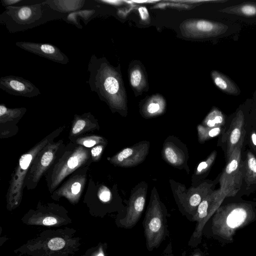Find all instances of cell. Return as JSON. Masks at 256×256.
<instances>
[{
	"mask_svg": "<svg viewBox=\"0 0 256 256\" xmlns=\"http://www.w3.org/2000/svg\"><path fill=\"white\" fill-rule=\"evenodd\" d=\"M211 218V236L223 245L231 244L238 230L256 220V205L241 199L222 203Z\"/></svg>",
	"mask_w": 256,
	"mask_h": 256,
	"instance_id": "6da1fadb",
	"label": "cell"
},
{
	"mask_svg": "<svg viewBox=\"0 0 256 256\" xmlns=\"http://www.w3.org/2000/svg\"><path fill=\"white\" fill-rule=\"evenodd\" d=\"M90 75L87 81L90 90L112 106H124L126 94L120 72L104 56L92 54L88 65Z\"/></svg>",
	"mask_w": 256,
	"mask_h": 256,
	"instance_id": "7a4b0ae2",
	"label": "cell"
},
{
	"mask_svg": "<svg viewBox=\"0 0 256 256\" xmlns=\"http://www.w3.org/2000/svg\"><path fill=\"white\" fill-rule=\"evenodd\" d=\"M67 15L40 3L5 8L0 14V24L10 33L32 29L48 22L62 20Z\"/></svg>",
	"mask_w": 256,
	"mask_h": 256,
	"instance_id": "3957f363",
	"label": "cell"
},
{
	"mask_svg": "<svg viewBox=\"0 0 256 256\" xmlns=\"http://www.w3.org/2000/svg\"><path fill=\"white\" fill-rule=\"evenodd\" d=\"M72 228L47 230L16 250L26 256H68L79 250L80 238Z\"/></svg>",
	"mask_w": 256,
	"mask_h": 256,
	"instance_id": "277c9868",
	"label": "cell"
},
{
	"mask_svg": "<svg viewBox=\"0 0 256 256\" xmlns=\"http://www.w3.org/2000/svg\"><path fill=\"white\" fill-rule=\"evenodd\" d=\"M246 137L237 146L218 178L220 189L227 198H234L240 193L242 187L244 162L242 148Z\"/></svg>",
	"mask_w": 256,
	"mask_h": 256,
	"instance_id": "5b68a950",
	"label": "cell"
},
{
	"mask_svg": "<svg viewBox=\"0 0 256 256\" xmlns=\"http://www.w3.org/2000/svg\"><path fill=\"white\" fill-rule=\"evenodd\" d=\"M166 211L158 202L149 206L142 222L146 247L149 252L158 248L169 236Z\"/></svg>",
	"mask_w": 256,
	"mask_h": 256,
	"instance_id": "8992f818",
	"label": "cell"
},
{
	"mask_svg": "<svg viewBox=\"0 0 256 256\" xmlns=\"http://www.w3.org/2000/svg\"><path fill=\"white\" fill-rule=\"evenodd\" d=\"M226 198L224 194L219 188L210 191L198 205L192 222H196V228L190 238L188 245L196 247L202 242L204 226L212 218Z\"/></svg>",
	"mask_w": 256,
	"mask_h": 256,
	"instance_id": "52a82bcc",
	"label": "cell"
},
{
	"mask_svg": "<svg viewBox=\"0 0 256 256\" xmlns=\"http://www.w3.org/2000/svg\"><path fill=\"white\" fill-rule=\"evenodd\" d=\"M248 123L243 111L238 110L221 134L220 144L224 152L226 160L241 140L246 137Z\"/></svg>",
	"mask_w": 256,
	"mask_h": 256,
	"instance_id": "ba28073f",
	"label": "cell"
},
{
	"mask_svg": "<svg viewBox=\"0 0 256 256\" xmlns=\"http://www.w3.org/2000/svg\"><path fill=\"white\" fill-rule=\"evenodd\" d=\"M182 36L188 38L202 39L216 36L224 33L228 27L224 24L202 19L191 18L180 26Z\"/></svg>",
	"mask_w": 256,
	"mask_h": 256,
	"instance_id": "9c48e42d",
	"label": "cell"
},
{
	"mask_svg": "<svg viewBox=\"0 0 256 256\" xmlns=\"http://www.w3.org/2000/svg\"><path fill=\"white\" fill-rule=\"evenodd\" d=\"M0 88L16 96L32 98L40 94V90L30 80L12 75L0 78Z\"/></svg>",
	"mask_w": 256,
	"mask_h": 256,
	"instance_id": "30bf717a",
	"label": "cell"
},
{
	"mask_svg": "<svg viewBox=\"0 0 256 256\" xmlns=\"http://www.w3.org/2000/svg\"><path fill=\"white\" fill-rule=\"evenodd\" d=\"M16 45L28 52L62 64L69 62L68 56L56 46L48 43L17 42Z\"/></svg>",
	"mask_w": 256,
	"mask_h": 256,
	"instance_id": "8fae6325",
	"label": "cell"
},
{
	"mask_svg": "<svg viewBox=\"0 0 256 256\" xmlns=\"http://www.w3.org/2000/svg\"><path fill=\"white\" fill-rule=\"evenodd\" d=\"M242 194H249L256 190V156L248 150L246 153Z\"/></svg>",
	"mask_w": 256,
	"mask_h": 256,
	"instance_id": "7c38bea8",
	"label": "cell"
},
{
	"mask_svg": "<svg viewBox=\"0 0 256 256\" xmlns=\"http://www.w3.org/2000/svg\"><path fill=\"white\" fill-rule=\"evenodd\" d=\"M128 76L130 84L135 92L140 94L148 88L146 74L140 64L135 62L131 64Z\"/></svg>",
	"mask_w": 256,
	"mask_h": 256,
	"instance_id": "4fadbf2b",
	"label": "cell"
},
{
	"mask_svg": "<svg viewBox=\"0 0 256 256\" xmlns=\"http://www.w3.org/2000/svg\"><path fill=\"white\" fill-rule=\"evenodd\" d=\"M86 0H46L44 2L52 9L64 14L81 10L86 5Z\"/></svg>",
	"mask_w": 256,
	"mask_h": 256,
	"instance_id": "5bb4252c",
	"label": "cell"
},
{
	"mask_svg": "<svg viewBox=\"0 0 256 256\" xmlns=\"http://www.w3.org/2000/svg\"><path fill=\"white\" fill-rule=\"evenodd\" d=\"M211 76L215 85L224 92L232 95L240 94L235 84L222 74L214 70L211 72Z\"/></svg>",
	"mask_w": 256,
	"mask_h": 256,
	"instance_id": "9a60e30c",
	"label": "cell"
},
{
	"mask_svg": "<svg viewBox=\"0 0 256 256\" xmlns=\"http://www.w3.org/2000/svg\"><path fill=\"white\" fill-rule=\"evenodd\" d=\"M222 12L235 14L242 16L252 17L256 16V3L245 2L220 10Z\"/></svg>",
	"mask_w": 256,
	"mask_h": 256,
	"instance_id": "2e32d148",
	"label": "cell"
},
{
	"mask_svg": "<svg viewBox=\"0 0 256 256\" xmlns=\"http://www.w3.org/2000/svg\"><path fill=\"white\" fill-rule=\"evenodd\" d=\"M226 122L224 115L217 108L212 109L204 120V124L208 128L224 127Z\"/></svg>",
	"mask_w": 256,
	"mask_h": 256,
	"instance_id": "e0dca14e",
	"label": "cell"
},
{
	"mask_svg": "<svg viewBox=\"0 0 256 256\" xmlns=\"http://www.w3.org/2000/svg\"><path fill=\"white\" fill-rule=\"evenodd\" d=\"M165 104L164 98L159 94L150 97L145 104L146 110L150 114H156L163 109Z\"/></svg>",
	"mask_w": 256,
	"mask_h": 256,
	"instance_id": "ac0fdd59",
	"label": "cell"
},
{
	"mask_svg": "<svg viewBox=\"0 0 256 256\" xmlns=\"http://www.w3.org/2000/svg\"><path fill=\"white\" fill-rule=\"evenodd\" d=\"M96 12V10L94 9L81 10L68 14V18L69 22L76 26L80 24L78 20V17H80L86 24Z\"/></svg>",
	"mask_w": 256,
	"mask_h": 256,
	"instance_id": "d6986e66",
	"label": "cell"
},
{
	"mask_svg": "<svg viewBox=\"0 0 256 256\" xmlns=\"http://www.w3.org/2000/svg\"><path fill=\"white\" fill-rule=\"evenodd\" d=\"M224 127L215 128H201V133L204 139L206 140L208 138L216 137L222 134L224 130Z\"/></svg>",
	"mask_w": 256,
	"mask_h": 256,
	"instance_id": "ffe728a7",
	"label": "cell"
},
{
	"mask_svg": "<svg viewBox=\"0 0 256 256\" xmlns=\"http://www.w3.org/2000/svg\"><path fill=\"white\" fill-rule=\"evenodd\" d=\"M246 135L249 140V144L253 150L256 152V130L254 122L248 124L247 126Z\"/></svg>",
	"mask_w": 256,
	"mask_h": 256,
	"instance_id": "44dd1931",
	"label": "cell"
},
{
	"mask_svg": "<svg viewBox=\"0 0 256 256\" xmlns=\"http://www.w3.org/2000/svg\"><path fill=\"white\" fill-rule=\"evenodd\" d=\"M32 159V156L30 154L22 155L20 160V166L22 170H26L28 167Z\"/></svg>",
	"mask_w": 256,
	"mask_h": 256,
	"instance_id": "7402d4cb",
	"label": "cell"
},
{
	"mask_svg": "<svg viewBox=\"0 0 256 256\" xmlns=\"http://www.w3.org/2000/svg\"><path fill=\"white\" fill-rule=\"evenodd\" d=\"M106 244H101L98 246L90 256H106Z\"/></svg>",
	"mask_w": 256,
	"mask_h": 256,
	"instance_id": "603a6c76",
	"label": "cell"
},
{
	"mask_svg": "<svg viewBox=\"0 0 256 256\" xmlns=\"http://www.w3.org/2000/svg\"><path fill=\"white\" fill-rule=\"evenodd\" d=\"M133 153V150L130 148H126L120 152L118 156L117 159L119 162H122L124 160L130 156Z\"/></svg>",
	"mask_w": 256,
	"mask_h": 256,
	"instance_id": "cb8c5ba5",
	"label": "cell"
},
{
	"mask_svg": "<svg viewBox=\"0 0 256 256\" xmlns=\"http://www.w3.org/2000/svg\"><path fill=\"white\" fill-rule=\"evenodd\" d=\"M53 158V154L52 152H46L42 156L41 160V164L42 166H48L50 162L52 161Z\"/></svg>",
	"mask_w": 256,
	"mask_h": 256,
	"instance_id": "d4e9b609",
	"label": "cell"
},
{
	"mask_svg": "<svg viewBox=\"0 0 256 256\" xmlns=\"http://www.w3.org/2000/svg\"><path fill=\"white\" fill-rule=\"evenodd\" d=\"M166 156L168 160L171 163L174 164L177 162V156L174 151L170 148L166 150Z\"/></svg>",
	"mask_w": 256,
	"mask_h": 256,
	"instance_id": "484cf974",
	"label": "cell"
},
{
	"mask_svg": "<svg viewBox=\"0 0 256 256\" xmlns=\"http://www.w3.org/2000/svg\"><path fill=\"white\" fill-rule=\"evenodd\" d=\"M85 124L86 122L84 120H77L73 128L72 133L76 134L80 132L84 127Z\"/></svg>",
	"mask_w": 256,
	"mask_h": 256,
	"instance_id": "4316f807",
	"label": "cell"
},
{
	"mask_svg": "<svg viewBox=\"0 0 256 256\" xmlns=\"http://www.w3.org/2000/svg\"><path fill=\"white\" fill-rule=\"evenodd\" d=\"M138 12L142 20L144 22L149 21L150 16L147 8L144 6L138 8Z\"/></svg>",
	"mask_w": 256,
	"mask_h": 256,
	"instance_id": "83f0119b",
	"label": "cell"
},
{
	"mask_svg": "<svg viewBox=\"0 0 256 256\" xmlns=\"http://www.w3.org/2000/svg\"><path fill=\"white\" fill-rule=\"evenodd\" d=\"M99 198L102 202H108L110 199V192L107 188L102 190L100 192Z\"/></svg>",
	"mask_w": 256,
	"mask_h": 256,
	"instance_id": "f1b7e54d",
	"label": "cell"
},
{
	"mask_svg": "<svg viewBox=\"0 0 256 256\" xmlns=\"http://www.w3.org/2000/svg\"><path fill=\"white\" fill-rule=\"evenodd\" d=\"M22 1L23 0H1L0 2L2 6L6 8L10 6H14V5L18 4Z\"/></svg>",
	"mask_w": 256,
	"mask_h": 256,
	"instance_id": "f546056e",
	"label": "cell"
},
{
	"mask_svg": "<svg viewBox=\"0 0 256 256\" xmlns=\"http://www.w3.org/2000/svg\"><path fill=\"white\" fill-rule=\"evenodd\" d=\"M78 164V160L76 156H74L69 158L68 161V166L70 168H74Z\"/></svg>",
	"mask_w": 256,
	"mask_h": 256,
	"instance_id": "4dcf8cb0",
	"label": "cell"
},
{
	"mask_svg": "<svg viewBox=\"0 0 256 256\" xmlns=\"http://www.w3.org/2000/svg\"><path fill=\"white\" fill-rule=\"evenodd\" d=\"M161 256H174L172 252V242H170L166 247Z\"/></svg>",
	"mask_w": 256,
	"mask_h": 256,
	"instance_id": "1f68e13d",
	"label": "cell"
},
{
	"mask_svg": "<svg viewBox=\"0 0 256 256\" xmlns=\"http://www.w3.org/2000/svg\"><path fill=\"white\" fill-rule=\"evenodd\" d=\"M81 185L79 182H74L72 186V192L74 194H78L80 190Z\"/></svg>",
	"mask_w": 256,
	"mask_h": 256,
	"instance_id": "d6a6232c",
	"label": "cell"
},
{
	"mask_svg": "<svg viewBox=\"0 0 256 256\" xmlns=\"http://www.w3.org/2000/svg\"><path fill=\"white\" fill-rule=\"evenodd\" d=\"M102 151V146H96L92 150L91 153L93 156L95 157L98 156Z\"/></svg>",
	"mask_w": 256,
	"mask_h": 256,
	"instance_id": "836d02e7",
	"label": "cell"
},
{
	"mask_svg": "<svg viewBox=\"0 0 256 256\" xmlns=\"http://www.w3.org/2000/svg\"><path fill=\"white\" fill-rule=\"evenodd\" d=\"M96 141L92 140H88L84 141L83 144L85 146L90 148L94 146L96 144Z\"/></svg>",
	"mask_w": 256,
	"mask_h": 256,
	"instance_id": "e575fe53",
	"label": "cell"
},
{
	"mask_svg": "<svg viewBox=\"0 0 256 256\" xmlns=\"http://www.w3.org/2000/svg\"><path fill=\"white\" fill-rule=\"evenodd\" d=\"M190 256H204V254L200 248H196Z\"/></svg>",
	"mask_w": 256,
	"mask_h": 256,
	"instance_id": "d590c367",
	"label": "cell"
},
{
	"mask_svg": "<svg viewBox=\"0 0 256 256\" xmlns=\"http://www.w3.org/2000/svg\"><path fill=\"white\" fill-rule=\"evenodd\" d=\"M7 108L4 104L0 105V116H2L6 112Z\"/></svg>",
	"mask_w": 256,
	"mask_h": 256,
	"instance_id": "8d00e7d4",
	"label": "cell"
},
{
	"mask_svg": "<svg viewBox=\"0 0 256 256\" xmlns=\"http://www.w3.org/2000/svg\"><path fill=\"white\" fill-rule=\"evenodd\" d=\"M254 122L255 128H256V118L254 119Z\"/></svg>",
	"mask_w": 256,
	"mask_h": 256,
	"instance_id": "74e56055",
	"label": "cell"
},
{
	"mask_svg": "<svg viewBox=\"0 0 256 256\" xmlns=\"http://www.w3.org/2000/svg\"><path fill=\"white\" fill-rule=\"evenodd\" d=\"M254 203H255V204H256V202H254Z\"/></svg>",
	"mask_w": 256,
	"mask_h": 256,
	"instance_id": "f35d334b",
	"label": "cell"
},
{
	"mask_svg": "<svg viewBox=\"0 0 256 256\" xmlns=\"http://www.w3.org/2000/svg\"></svg>",
	"mask_w": 256,
	"mask_h": 256,
	"instance_id": "ab89813d",
	"label": "cell"
}]
</instances>
